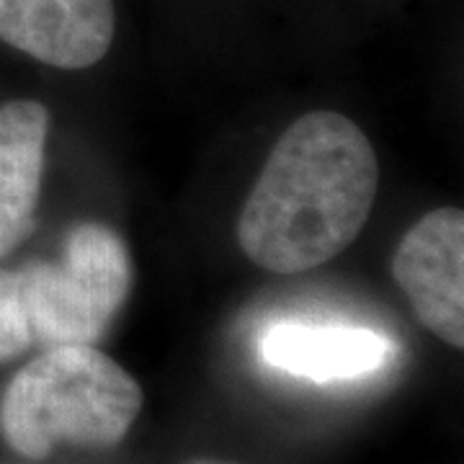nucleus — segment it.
I'll list each match as a JSON object with an SVG mask.
<instances>
[{"label": "nucleus", "instance_id": "obj_4", "mask_svg": "<svg viewBox=\"0 0 464 464\" xmlns=\"http://www.w3.org/2000/svg\"><path fill=\"white\" fill-rule=\"evenodd\" d=\"M395 282L418 320L454 348L464 346V215L436 209L400 243L392 261Z\"/></svg>", "mask_w": 464, "mask_h": 464}, {"label": "nucleus", "instance_id": "obj_2", "mask_svg": "<svg viewBox=\"0 0 464 464\" xmlns=\"http://www.w3.org/2000/svg\"><path fill=\"white\" fill-rule=\"evenodd\" d=\"M142 390L93 346H52L18 372L0 400V431L29 459L57 444L114 447L132 429Z\"/></svg>", "mask_w": 464, "mask_h": 464}, {"label": "nucleus", "instance_id": "obj_7", "mask_svg": "<svg viewBox=\"0 0 464 464\" xmlns=\"http://www.w3.org/2000/svg\"><path fill=\"white\" fill-rule=\"evenodd\" d=\"M50 114L36 101L0 106V258L26 243L36 225Z\"/></svg>", "mask_w": 464, "mask_h": 464}, {"label": "nucleus", "instance_id": "obj_8", "mask_svg": "<svg viewBox=\"0 0 464 464\" xmlns=\"http://www.w3.org/2000/svg\"><path fill=\"white\" fill-rule=\"evenodd\" d=\"M29 346H32V333L18 297L16 271L0 268V362L16 359Z\"/></svg>", "mask_w": 464, "mask_h": 464}, {"label": "nucleus", "instance_id": "obj_5", "mask_svg": "<svg viewBox=\"0 0 464 464\" xmlns=\"http://www.w3.org/2000/svg\"><path fill=\"white\" fill-rule=\"evenodd\" d=\"M114 26V0H0V39L52 67L96 65Z\"/></svg>", "mask_w": 464, "mask_h": 464}, {"label": "nucleus", "instance_id": "obj_1", "mask_svg": "<svg viewBox=\"0 0 464 464\" xmlns=\"http://www.w3.org/2000/svg\"><path fill=\"white\" fill-rule=\"evenodd\" d=\"M377 155L343 114L310 111L279 137L237 222L240 248L274 274H302L346 250L377 197Z\"/></svg>", "mask_w": 464, "mask_h": 464}, {"label": "nucleus", "instance_id": "obj_3", "mask_svg": "<svg viewBox=\"0 0 464 464\" xmlns=\"http://www.w3.org/2000/svg\"><path fill=\"white\" fill-rule=\"evenodd\" d=\"M16 276L32 341L93 346L127 299L132 266L111 227L83 222L70 230L60 261H32Z\"/></svg>", "mask_w": 464, "mask_h": 464}, {"label": "nucleus", "instance_id": "obj_9", "mask_svg": "<svg viewBox=\"0 0 464 464\" xmlns=\"http://www.w3.org/2000/svg\"><path fill=\"white\" fill-rule=\"evenodd\" d=\"M191 464H235V462H215V459H199V462H191Z\"/></svg>", "mask_w": 464, "mask_h": 464}, {"label": "nucleus", "instance_id": "obj_6", "mask_svg": "<svg viewBox=\"0 0 464 464\" xmlns=\"http://www.w3.org/2000/svg\"><path fill=\"white\" fill-rule=\"evenodd\" d=\"M392 353L384 333L353 325L279 323L261 338V356L271 369L320 384L374 374Z\"/></svg>", "mask_w": 464, "mask_h": 464}]
</instances>
